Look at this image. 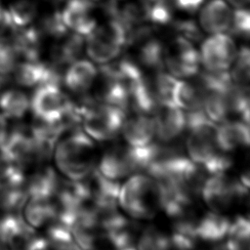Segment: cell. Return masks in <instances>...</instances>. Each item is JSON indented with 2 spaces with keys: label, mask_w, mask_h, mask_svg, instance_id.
I'll return each mask as SVG.
<instances>
[{
  "label": "cell",
  "mask_w": 250,
  "mask_h": 250,
  "mask_svg": "<svg viewBox=\"0 0 250 250\" xmlns=\"http://www.w3.org/2000/svg\"><path fill=\"white\" fill-rule=\"evenodd\" d=\"M58 171L69 181H82L96 168L95 144L80 128L64 132L53 151Z\"/></svg>",
  "instance_id": "obj_1"
},
{
  "label": "cell",
  "mask_w": 250,
  "mask_h": 250,
  "mask_svg": "<svg viewBox=\"0 0 250 250\" xmlns=\"http://www.w3.org/2000/svg\"><path fill=\"white\" fill-rule=\"evenodd\" d=\"M118 203L133 218H152L160 209L156 182L144 174L132 176L120 188Z\"/></svg>",
  "instance_id": "obj_2"
},
{
  "label": "cell",
  "mask_w": 250,
  "mask_h": 250,
  "mask_svg": "<svg viewBox=\"0 0 250 250\" xmlns=\"http://www.w3.org/2000/svg\"><path fill=\"white\" fill-rule=\"evenodd\" d=\"M188 130L187 150L191 161L204 166L220 151L217 144V126L202 109L190 111L186 116Z\"/></svg>",
  "instance_id": "obj_3"
},
{
  "label": "cell",
  "mask_w": 250,
  "mask_h": 250,
  "mask_svg": "<svg viewBox=\"0 0 250 250\" xmlns=\"http://www.w3.org/2000/svg\"><path fill=\"white\" fill-rule=\"evenodd\" d=\"M127 42V28L118 20L109 18L87 35L85 49L91 60L105 64L120 55Z\"/></svg>",
  "instance_id": "obj_4"
},
{
  "label": "cell",
  "mask_w": 250,
  "mask_h": 250,
  "mask_svg": "<svg viewBox=\"0 0 250 250\" xmlns=\"http://www.w3.org/2000/svg\"><path fill=\"white\" fill-rule=\"evenodd\" d=\"M81 122L85 133L100 142L111 140L121 131L126 112L109 104L83 100Z\"/></svg>",
  "instance_id": "obj_5"
},
{
  "label": "cell",
  "mask_w": 250,
  "mask_h": 250,
  "mask_svg": "<svg viewBox=\"0 0 250 250\" xmlns=\"http://www.w3.org/2000/svg\"><path fill=\"white\" fill-rule=\"evenodd\" d=\"M35 120L46 124L61 123L74 105L61 89V84L44 83L37 86L30 102Z\"/></svg>",
  "instance_id": "obj_6"
},
{
  "label": "cell",
  "mask_w": 250,
  "mask_h": 250,
  "mask_svg": "<svg viewBox=\"0 0 250 250\" xmlns=\"http://www.w3.org/2000/svg\"><path fill=\"white\" fill-rule=\"evenodd\" d=\"M0 156L23 172L26 169L45 163L37 149L30 129L18 126L8 131L0 146Z\"/></svg>",
  "instance_id": "obj_7"
},
{
  "label": "cell",
  "mask_w": 250,
  "mask_h": 250,
  "mask_svg": "<svg viewBox=\"0 0 250 250\" xmlns=\"http://www.w3.org/2000/svg\"><path fill=\"white\" fill-rule=\"evenodd\" d=\"M205 203L215 212H222L237 202L245 200L249 190L239 182L225 173L206 178L201 193Z\"/></svg>",
  "instance_id": "obj_8"
},
{
  "label": "cell",
  "mask_w": 250,
  "mask_h": 250,
  "mask_svg": "<svg viewBox=\"0 0 250 250\" xmlns=\"http://www.w3.org/2000/svg\"><path fill=\"white\" fill-rule=\"evenodd\" d=\"M0 244L8 250H45L47 241L18 214L0 218Z\"/></svg>",
  "instance_id": "obj_9"
},
{
  "label": "cell",
  "mask_w": 250,
  "mask_h": 250,
  "mask_svg": "<svg viewBox=\"0 0 250 250\" xmlns=\"http://www.w3.org/2000/svg\"><path fill=\"white\" fill-rule=\"evenodd\" d=\"M199 53L192 42L176 35L168 47H165L164 65L176 78L191 77L199 69Z\"/></svg>",
  "instance_id": "obj_10"
},
{
  "label": "cell",
  "mask_w": 250,
  "mask_h": 250,
  "mask_svg": "<svg viewBox=\"0 0 250 250\" xmlns=\"http://www.w3.org/2000/svg\"><path fill=\"white\" fill-rule=\"evenodd\" d=\"M236 52L233 40L224 33H218L203 41L199 58L207 71L223 72L231 67Z\"/></svg>",
  "instance_id": "obj_11"
},
{
  "label": "cell",
  "mask_w": 250,
  "mask_h": 250,
  "mask_svg": "<svg viewBox=\"0 0 250 250\" xmlns=\"http://www.w3.org/2000/svg\"><path fill=\"white\" fill-rule=\"evenodd\" d=\"M60 14L65 27L82 36L89 35L98 25L96 6L89 0H67Z\"/></svg>",
  "instance_id": "obj_12"
},
{
  "label": "cell",
  "mask_w": 250,
  "mask_h": 250,
  "mask_svg": "<svg viewBox=\"0 0 250 250\" xmlns=\"http://www.w3.org/2000/svg\"><path fill=\"white\" fill-rule=\"evenodd\" d=\"M154 129L157 138L169 143L177 139L186 129L187 120L183 110L170 101L158 102L153 109Z\"/></svg>",
  "instance_id": "obj_13"
},
{
  "label": "cell",
  "mask_w": 250,
  "mask_h": 250,
  "mask_svg": "<svg viewBox=\"0 0 250 250\" xmlns=\"http://www.w3.org/2000/svg\"><path fill=\"white\" fill-rule=\"evenodd\" d=\"M21 210L22 219L31 228L41 229L50 226L58 218L56 195H27Z\"/></svg>",
  "instance_id": "obj_14"
},
{
  "label": "cell",
  "mask_w": 250,
  "mask_h": 250,
  "mask_svg": "<svg viewBox=\"0 0 250 250\" xmlns=\"http://www.w3.org/2000/svg\"><path fill=\"white\" fill-rule=\"evenodd\" d=\"M96 168L102 176L111 181L120 180L132 173H136L129 146L126 147H113L107 150L102 156Z\"/></svg>",
  "instance_id": "obj_15"
},
{
  "label": "cell",
  "mask_w": 250,
  "mask_h": 250,
  "mask_svg": "<svg viewBox=\"0 0 250 250\" xmlns=\"http://www.w3.org/2000/svg\"><path fill=\"white\" fill-rule=\"evenodd\" d=\"M217 144L225 152L250 147V122L239 119H228L222 122L217 128Z\"/></svg>",
  "instance_id": "obj_16"
},
{
  "label": "cell",
  "mask_w": 250,
  "mask_h": 250,
  "mask_svg": "<svg viewBox=\"0 0 250 250\" xmlns=\"http://www.w3.org/2000/svg\"><path fill=\"white\" fill-rule=\"evenodd\" d=\"M121 131L130 146H146L151 143L155 135L153 118L146 113H131L125 116Z\"/></svg>",
  "instance_id": "obj_17"
},
{
  "label": "cell",
  "mask_w": 250,
  "mask_h": 250,
  "mask_svg": "<svg viewBox=\"0 0 250 250\" xmlns=\"http://www.w3.org/2000/svg\"><path fill=\"white\" fill-rule=\"evenodd\" d=\"M233 12L224 0H211L200 11L199 23L206 32L218 34L229 31Z\"/></svg>",
  "instance_id": "obj_18"
},
{
  "label": "cell",
  "mask_w": 250,
  "mask_h": 250,
  "mask_svg": "<svg viewBox=\"0 0 250 250\" xmlns=\"http://www.w3.org/2000/svg\"><path fill=\"white\" fill-rule=\"evenodd\" d=\"M98 69L87 60H77L70 63L62 75L65 87L76 95H85L96 81Z\"/></svg>",
  "instance_id": "obj_19"
},
{
  "label": "cell",
  "mask_w": 250,
  "mask_h": 250,
  "mask_svg": "<svg viewBox=\"0 0 250 250\" xmlns=\"http://www.w3.org/2000/svg\"><path fill=\"white\" fill-rule=\"evenodd\" d=\"M229 225L230 221L219 212H207L196 220L195 233L198 240L217 242L228 235Z\"/></svg>",
  "instance_id": "obj_20"
},
{
  "label": "cell",
  "mask_w": 250,
  "mask_h": 250,
  "mask_svg": "<svg viewBox=\"0 0 250 250\" xmlns=\"http://www.w3.org/2000/svg\"><path fill=\"white\" fill-rule=\"evenodd\" d=\"M170 101L179 108L190 111L200 109L202 104L201 86L176 79L170 94Z\"/></svg>",
  "instance_id": "obj_21"
},
{
  "label": "cell",
  "mask_w": 250,
  "mask_h": 250,
  "mask_svg": "<svg viewBox=\"0 0 250 250\" xmlns=\"http://www.w3.org/2000/svg\"><path fill=\"white\" fill-rule=\"evenodd\" d=\"M29 106L28 96L21 90L10 89L0 94V110L8 118H22L27 113Z\"/></svg>",
  "instance_id": "obj_22"
},
{
  "label": "cell",
  "mask_w": 250,
  "mask_h": 250,
  "mask_svg": "<svg viewBox=\"0 0 250 250\" xmlns=\"http://www.w3.org/2000/svg\"><path fill=\"white\" fill-rule=\"evenodd\" d=\"M225 244L228 250H250V219L247 216H236L230 222Z\"/></svg>",
  "instance_id": "obj_23"
},
{
  "label": "cell",
  "mask_w": 250,
  "mask_h": 250,
  "mask_svg": "<svg viewBox=\"0 0 250 250\" xmlns=\"http://www.w3.org/2000/svg\"><path fill=\"white\" fill-rule=\"evenodd\" d=\"M6 12L11 24L15 28H22L35 20L38 7L34 0H15Z\"/></svg>",
  "instance_id": "obj_24"
},
{
  "label": "cell",
  "mask_w": 250,
  "mask_h": 250,
  "mask_svg": "<svg viewBox=\"0 0 250 250\" xmlns=\"http://www.w3.org/2000/svg\"><path fill=\"white\" fill-rule=\"evenodd\" d=\"M170 236L166 235L156 228L149 226L146 228L138 237L137 250H171Z\"/></svg>",
  "instance_id": "obj_25"
},
{
  "label": "cell",
  "mask_w": 250,
  "mask_h": 250,
  "mask_svg": "<svg viewBox=\"0 0 250 250\" xmlns=\"http://www.w3.org/2000/svg\"><path fill=\"white\" fill-rule=\"evenodd\" d=\"M230 77L235 84H250V47L243 46L236 52Z\"/></svg>",
  "instance_id": "obj_26"
},
{
  "label": "cell",
  "mask_w": 250,
  "mask_h": 250,
  "mask_svg": "<svg viewBox=\"0 0 250 250\" xmlns=\"http://www.w3.org/2000/svg\"><path fill=\"white\" fill-rule=\"evenodd\" d=\"M21 61L16 45L10 35L0 36V74L12 73Z\"/></svg>",
  "instance_id": "obj_27"
},
{
  "label": "cell",
  "mask_w": 250,
  "mask_h": 250,
  "mask_svg": "<svg viewBox=\"0 0 250 250\" xmlns=\"http://www.w3.org/2000/svg\"><path fill=\"white\" fill-rule=\"evenodd\" d=\"M230 32L245 38H250V9L237 8L232 14Z\"/></svg>",
  "instance_id": "obj_28"
},
{
  "label": "cell",
  "mask_w": 250,
  "mask_h": 250,
  "mask_svg": "<svg viewBox=\"0 0 250 250\" xmlns=\"http://www.w3.org/2000/svg\"><path fill=\"white\" fill-rule=\"evenodd\" d=\"M174 28L177 32L178 36L188 39L190 42H195L200 38V31L199 28L192 21L184 20V21H177L174 23Z\"/></svg>",
  "instance_id": "obj_29"
},
{
  "label": "cell",
  "mask_w": 250,
  "mask_h": 250,
  "mask_svg": "<svg viewBox=\"0 0 250 250\" xmlns=\"http://www.w3.org/2000/svg\"><path fill=\"white\" fill-rule=\"evenodd\" d=\"M174 5L185 13H194L203 4L204 0H173Z\"/></svg>",
  "instance_id": "obj_30"
},
{
  "label": "cell",
  "mask_w": 250,
  "mask_h": 250,
  "mask_svg": "<svg viewBox=\"0 0 250 250\" xmlns=\"http://www.w3.org/2000/svg\"><path fill=\"white\" fill-rule=\"evenodd\" d=\"M239 182L247 188L250 189V166L242 171L239 177Z\"/></svg>",
  "instance_id": "obj_31"
},
{
  "label": "cell",
  "mask_w": 250,
  "mask_h": 250,
  "mask_svg": "<svg viewBox=\"0 0 250 250\" xmlns=\"http://www.w3.org/2000/svg\"><path fill=\"white\" fill-rule=\"evenodd\" d=\"M7 132H8V130H7L6 120H5L4 116L0 114V146L3 143V141H4L5 137H6Z\"/></svg>",
  "instance_id": "obj_32"
},
{
  "label": "cell",
  "mask_w": 250,
  "mask_h": 250,
  "mask_svg": "<svg viewBox=\"0 0 250 250\" xmlns=\"http://www.w3.org/2000/svg\"><path fill=\"white\" fill-rule=\"evenodd\" d=\"M245 205H246V210H247V217L250 219V194H248L245 198Z\"/></svg>",
  "instance_id": "obj_33"
},
{
  "label": "cell",
  "mask_w": 250,
  "mask_h": 250,
  "mask_svg": "<svg viewBox=\"0 0 250 250\" xmlns=\"http://www.w3.org/2000/svg\"><path fill=\"white\" fill-rule=\"evenodd\" d=\"M53 5H62V4H64L67 0H45Z\"/></svg>",
  "instance_id": "obj_34"
},
{
  "label": "cell",
  "mask_w": 250,
  "mask_h": 250,
  "mask_svg": "<svg viewBox=\"0 0 250 250\" xmlns=\"http://www.w3.org/2000/svg\"><path fill=\"white\" fill-rule=\"evenodd\" d=\"M211 250H228V249L225 245H219V246H216V247L212 248Z\"/></svg>",
  "instance_id": "obj_35"
},
{
  "label": "cell",
  "mask_w": 250,
  "mask_h": 250,
  "mask_svg": "<svg viewBox=\"0 0 250 250\" xmlns=\"http://www.w3.org/2000/svg\"><path fill=\"white\" fill-rule=\"evenodd\" d=\"M5 82H6V79L4 78V76L0 75V91H1V89L3 87V85L5 84Z\"/></svg>",
  "instance_id": "obj_36"
},
{
  "label": "cell",
  "mask_w": 250,
  "mask_h": 250,
  "mask_svg": "<svg viewBox=\"0 0 250 250\" xmlns=\"http://www.w3.org/2000/svg\"><path fill=\"white\" fill-rule=\"evenodd\" d=\"M122 250H137V249L131 246V247H128V248H125V249H122Z\"/></svg>",
  "instance_id": "obj_37"
},
{
  "label": "cell",
  "mask_w": 250,
  "mask_h": 250,
  "mask_svg": "<svg viewBox=\"0 0 250 250\" xmlns=\"http://www.w3.org/2000/svg\"><path fill=\"white\" fill-rule=\"evenodd\" d=\"M89 1H91V2H98V1H101V0H89Z\"/></svg>",
  "instance_id": "obj_38"
},
{
  "label": "cell",
  "mask_w": 250,
  "mask_h": 250,
  "mask_svg": "<svg viewBox=\"0 0 250 250\" xmlns=\"http://www.w3.org/2000/svg\"><path fill=\"white\" fill-rule=\"evenodd\" d=\"M249 119H250V111H249Z\"/></svg>",
  "instance_id": "obj_39"
},
{
  "label": "cell",
  "mask_w": 250,
  "mask_h": 250,
  "mask_svg": "<svg viewBox=\"0 0 250 250\" xmlns=\"http://www.w3.org/2000/svg\"><path fill=\"white\" fill-rule=\"evenodd\" d=\"M249 2H250V0H249Z\"/></svg>",
  "instance_id": "obj_40"
}]
</instances>
